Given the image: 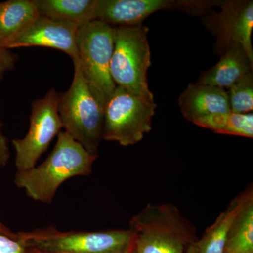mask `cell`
I'll return each instance as SVG.
<instances>
[{
	"label": "cell",
	"mask_w": 253,
	"mask_h": 253,
	"mask_svg": "<svg viewBox=\"0 0 253 253\" xmlns=\"http://www.w3.org/2000/svg\"><path fill=\"white\" fill-rule=\"evenodd\" d=\"M96 158L67 132L61 131L45 161L38 167L17 171L15 184L34 201L51 204L65 181L73 176L90 175Z\"/></svg>",
	"instance_id": "1"
},
{
	"label": "cell",
	"mask_w": 253,
	"mask_h": 253,
	"mask_svg": "<svg viewBox=\"0 0 253 253\" xmlns=\"http://www.w3.org/2000/svg\"><path fill=\"white\" fill-rule=\"evenodd\" d=\"M138 253H184L196 242L194 226L171 204H148L129 221Z\"/></svg>",
	"instance_id": "2"
},
{
	"label": "cell",
	"mask_w": 253,
	"mask_h": 253,
	"mask_svg": "<svg viewBox=\"0 0 253 253\" xmlns=\"http://www.w3.org/2000/svg\"><path fill=\"white\" fill-rule=\"evenodd\" d=\"M17 234L28 249L43 253H128L134 244L129 229L61 231L51 226Z\"/></svg>",
	"instance_id": "3"
},
{
	"label": "cell",
	"mask_w": 253,
	"mask_h": 253,
	"mask_svg": "<svg viewBox=\"0 0 253 253\" xmlns=\"http://www.w3.org/2000/svg\"><path fill=\"white\" fill-rule=\"evenodd\" d=\"M116 31V26L94 20L78 29L76 34L82 73L103 110L116 88L110 73Z\"/></svg>",
	"instance_id": "4"
},
{
	"label": "cell",
	"mask_w": 253,
	"mask_h": 253,
	"mask_svg": "<svg viewBox=\"0 0 253 253\" xmlns=\"http://www.w3.org/2000/svg\"><path fill=\"white\" fill-rule=\"evenodd\" d=\"M71 87L59 94V113L63 127L91 155L98 157L103 139L104 110L91 94L83 76L79 60L73 61Z\"/></svg>",
	"instance_id": "5"
},
{
	"label": "cell",
	"mask_w": 253,
	"mask_h": 253,
	"mask_svg": "<svg viewBox=\"0 0 253 253\" xmlns=\"http://www.w3.org/2000/svg\"><path fill=\"white\" fill-rule=\"evenodd\" d=\"M148 33L149 28L143 24L116 26L110 73L116 86L154 101L147 80L148 70L151 65Z\"/></svg>",
	"instance_id": "6"
},
{
	"label": "cell",
	"mask_w": 253,
	"mask_h": 253,
	"mask_svg": "<svg viewBox=\"0 0 253 253\" xmlns=\"http://www.w3.org/2000/svg\"><path fill=\"white\" fill-rule=\"evenodd\" d=\"M156 104L116 86L105 105L103 139L131 146L152 129Z\"/></svg>",
	"instance_id": "7"
},
{
	"label": "cell",
	"mask_w": 253,
	"mask_h": 253,
	"mask_svg": "<svg viewBox=\"0 0 253 253\" xmlns=\"http://www.w3.org/2000/svg\"><path fill=\"white\" fill-rule=\"evenodd\" d=\"M59 94L51 89L44 97L32 104L28 134L23 139L12 141L16 151L15 164L17 171L34 168L51 141L61 132L63 124L59 116Z\"/></svg>",
	"instance_id": "8"
},
{
	"label": "cell",
	"mask_w": 253,
	"mask_h": 253,
	"mask_svg": "<svg viewBox=\"0 0 253 253\" xmlns=\"http://www.w3.org/2000/svg\"><path fill=\"white\" fill-rule=\"evenodd\" d=\"M78 28L71 25L39 16L16 35L0 45L10 49L28 46H43L60 50L79 60L76 34Z\"/></svg>",
	"instance_id": "9"
},
{
	"label": "cell",
	"mask_w": 253,
	"mask_h": 253,
	"mask_svg": "<svg viewBox=\"0 0 253 253\" xmlns=\"http://www.w3.org/2000/svg\"><path fill=\"white\" fill-rule=\"evenodd\" d=\"M220 4V12L212 21L208 20L217 37V49L224 53L231 46L241 45L253 63V1H226Z\"/></svg>",
	"instance_id": "10"
},
{
	"label": "cell",
	"mask_w": 253,
	"mask_h": 253,
	"mask_svg": "<svg viewBox=\"0 0 253 253\" xmlns=\"http://www.w3.org/2000/svg\"><path fill=\"white\" fill-rule=\"evenodd\" d=\"M190 1L97 0L96 20L113 26H135L151 14L170 8L189 9Z\"/></svg>",
	"instance_id": "11"
},
{
	"label": "cell",
	"mask_w": 253,
	"mask_h": 253,
	"mask_svg": "<svg viewBox=\"0 0 253 253\" xmlns=\"http://www.w3.org/2000/svg\"><path fill=\"white\" fill-rule=\"evenodd\" d=\"M178 104L183 116L191 123L198 118L231 111L226 89L198 83L187 86Z\"/></svg>",
	"instance_id": "12"
},
{
	"label": "cell",
	"mask_w": 253,
	"mask_h": 253,
	"mask_svg": "<svg viewBox=\"0 0 253 253\" xmlns=\"http://www.w3.org/2000/svg\"><path fill=\"white\" fill-rule=\"evenodd\" d=\"M251 62L241 45L231 46L223 53L220 60L209 71L202 73L199 84L229 89L243 76L253 71Z\"/></svg>",
	"instance_id": "13"
},
{
	"label": "cell",
	"mask_w": 253,
	"mask_h": 253,
	"mask_svg": "<svg viewBox=\"0 0 253 253\" xmlns=\"http://www.w3.org/2000/svg\"><path fill=\"white\" fill-rule=\"evenodd\" d=\"M40 16L79 29L96 20L97 0H33Z\"/></svg>",
	"instance_id": "14"
},
{
	"label": "cell",
	"mask_w": 253,
	"mask_h": 253,
	"mask_svg": "<svg viewBox=\"0 0 253 253\" xmlns=\"http://www.w3.org/2000/svg\"><path fill=\"white\" fill-rule=\"evenodd\" d=\"M250 189L234 198L225 211L221 212L212 225L206 229L202 237L195 242L196 253H224L231 224L242 207Z\"/></svg>",
	"instance_id": "15"
},
{
	"label": "cell",
	"mask_w": 253,
	"mask_h": 253,
	"mask_svg": "<svg viewBox=\"0 0 253 253\" xmlns=\"http://www.w3.org/2000/svg\"><path fill=\"white\" fill-rule=\"evenodd\" d=\"M223 253H253L252 188L231 224Z\"/></svg>",
	"instance_id": "16"
},
{
	"label": "cell",
	"mask_w": 253,
	"mask_h": 253,
	"mask_svg": "<svg viewBox=\"0 0 253 253\" xmlns=\"http://www.w3.org/2000/svg\"><path fill=\"white\" fill-rule=\"evenodd\" d=\"M39 16L33 0L0 2V45Z\"/></svg>",
	"instance_id": "17"
},
{
	"label": "cell",
	"mask_w": 253,
	"mask_h": 253,
	"mask_svg": "<svg viewBox=\"0 0 253 253\" xmlns=\"http://www.w3.org/2000/svg\"><path fill=\"white\" fill-rule=\"evenodd\" d=\"M192 123L217 134L253 137V113H239L229 111L198 118Z\"/></svg>",
	"instance_id": "18"
},
{
	"label": "cell",
	"mask_w": 253,
	"mask_h": 253,
	"mask_svg": "<svg viewBox=\"0 0 253 253\" xmlns=\"http://www.w3.org/2000/svg\"><path fill=\"white\" fill-rule=\"evenodd\" d=\"M231 111L239 113H252L253 110V71L243 76L228 89Z\"/></svg>",
	"instance_id": "19"
},
{
	"label": "cell",
	"mask_w": 253,
	"mask_h": 253,
	"mask_svg": "<svg viewBox=\"0 0 253 253\" xmlns=\"http://www.w3.org/2000/svg\"><path fill=\"white\" fill-rule=\"evenodd\" d=\"M0 253H29L17 233L0 232Z\"/></svg>",
	"instance_id": "20"
},
{
	"label": "cell",
	"mask_w": 253,
	"mask_h": 253,
	"mask_svg": "<svg viewBox=\"0 0 253 253\" xmlns=\"http://www.w3.org/2000/svg\"><path fill=\"white\" fill-rule=\"evenodd\" d=\"M16 59L17 56L9 49L0 47V80L2 79L5 73L14 68Z\"/></svg>",
	"instance_id": "21"
},
{
	"label": "cell",
	"mask_w": 253,
	"mask_h": 253,
	"mask_svg": "<svg viewBox=\"0 0 253 253\" xmlns=\"http://www.w3.org/2000/svg\"><path fill=\"white\" fill-rule=\"evenodd\" d=\"M1 126L2 123L0 121V168L6 166L10 157L7 139L1 132Z\"/></svg>",
	"instance_id": "22"
},
{
	"label": "cell",
	"mask_w": 253,
	"mask_h": 253,
	"mask_svg": "<svg viewBox=\"0 0 253 253\" xmlns=\"http://www.w3.org/2000/svg\"><path fill=\"white\" fill-rule=\"evenodd\" d=\"M0 232L11 233L12 231L10 230L9 228L6 227V226L4 225V224L0 221Z\"/></svg>",
	"instance_id": "23"
},
{
	"label": "cell",
	"mask_w": 253,
	"mask_h": 253,
	"mask_svg": "<svg viewBox=\"0 0 253 253\" xmlns=\"http://www.w3.org/2000/svg\"><path fill=\"white\" fill-rule=\"evenodd\" d=\"M184 253H196V247H195V243L190 245L189 248L186 250V252Z\"/></svg>",
	"instance_id": "24"
},
{
	"label": "cell",
	"mask_w": 253,
	"mask_h": 253,
	"mask_svg": "<svg viewBox=\"0 0 253 253\" xmlns=\"http://www.w3.org/2000/svg\"><path fill=\"white\" fill-rule=\"evenodd\" d=\"M128 253H138L137 251H136L135 247H134V244H133L132 246H131V249L129 250V252H128Z\"/></svg>",
	"instance_id": "25"
},
{
	"label": "cell",
	"mask_w": 253,
	"mask_h": 253,
	"mask_svg": "<svg viewBox=\"0 0 253 253\" xmlns=\"http://www.w3.org/2000/svg\"><path fill=\"white\" fill-rule=\"evenodd\" d=\"M29 250H30V252H31V253H43L38 252V251H34V250H32V249H29Z\"/></svg>",
	"instance_id": "26"
},
{
	"label": "cell",
	"mask_w": 253,
	"mask_h": 253,
	"mask_svg": "<svg viewBox=\"0 0 253 253\" xmlns=\"http://www.w3.org/2000/svg\"><path fill=\"white\" fill-rule=\"evenodd\" d=\"M29 253H31V252H30V250H29Z\"/></svg>",
	"instance_id": "27"
}]
</instances>
